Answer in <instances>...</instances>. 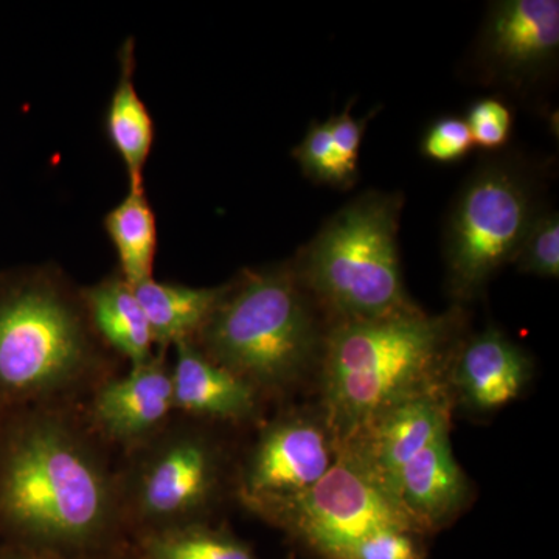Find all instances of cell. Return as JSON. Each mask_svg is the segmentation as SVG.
Listing matches in <instances>:
<instances>
[{"label":"cell","mask_w":559,"mask_h":559,"mask_svg":"<svg viewBox=\"0 0 559 559\" xmlns=\"http://www.w3.org/2000/svg\"><path fill=\"white\" fill-rule=\"evenodd\" d=\"M331 119V138L342 170L349 180H355L358 171L360 140L366 130L367 120L355 119L349 114V106L344 112Z\"/></svg>","instance_id":"26"},{"label":"cell","mask_w":559,"mask_h":559,"mask_svg":"<svg viewBox=\"0 0 559 559\" xmlns=\"http://www.w3.org/2000/svg\"><path fill=\"white\" fill-rule=\"evenodd\" d=\"M423 535L409 528L388 527L349 544L333 559H426Z\"/></svg>","instance_id":"22"},{"label":"cell","mask_w":559,"mask_h":559,"mask_svg":"<svg viewBox=\"0 0 559 559\" xmlns=\"http://www.w3.org/2000/svg\"><path fill=\"white\" fill-rule=\"evenodd\" d=\"M518 267L538 277L558 278L559 219L558 213L536 215L518 250Z\"/></svg>","instance_id":"21"},{"label":"cell","mask_w":559,"mask_h":559,"mask_svg":"<svg viewBox=\"0 0 559 559\" xmlns=\"http://www.w3.org/2000/svg\"><path fill=\"white\" fill-rule=\"evenodd\" d=\"M171 367L164 349L130 373L100 382L90 403L91 429L103 440L134 450L171 419Z\"/></svg>","instance_id":"11"},{"label":"cell","mask_w":559,"mask_h":559,"mask_svg":"<svg viewBox=\"0 0 559 559\" xmlns=\"http://www.w3.org/2000/svg\"><path fill=\"white\" fill-rule=\"evenodd\" d=\"M128 543L138 559H260L248 543L209 522L140 533Z\"/></svg>","instance_id":"20"},{"label":"cell","mask_w":559,"mask_h":559,"mask_svg":"<svg viewBox=\"0 0 559 559\" xmlns=\"http://www.w3.org/2000/svg\"><path fill=\"white\" fill-rule=\"evenodd\" d=\"M393 498L421 535L447 527L465 510L469 485L452 452L450 429L401 469Z\"/></svg>","instance_id":"12"},{"label":"cell","mask_w":559,"mask_h":559,"mask_svg":"<svg viewBox=\"0 0 559 559\" xmlns=\"http://www.w3.org/2000/svg\"><path fill=\"white\" fill-rule=\"evenodd\" d=\"M474 142L465 120L459 117H443L426 132L423 153L430 160L455 162L465 157Z\"/></svg>","instance_id":"25"},{"label":"cell","mask_w":559,"mask_h":559,"mask_svg":"<svg viewBox=\"0 0 559 559\" xmlns=\"http://www.w3.org/2000/svg\"><path fill=\"white\" fill-rule=\"evenodd\" d=\"M100 366L80 294L44 274L0 285V415L60 404L94 381Z\"/></svg>","instance_id":"4"},{"label":"cell","mask_w":559,"mask_h":559,"mask_svg":"<svg viewBox=\"0 0 559 559\" xmlns=\"http://www.w3.org/2000/svg\"><path fill=\"white\" fill-rule=\"evenodd\" d=\"M337 452L340 440L323 412H289L272 419L242 465V502L250 510L296 498L329 473Z\"/></svg>","instance_id":"9"},{"label":"cell","mask_w":559,"mask_h":559,"mask_svg":"<svg viewBox=\"0 0 559 559\" xmlns=\"http://www.w3.org/2000/svg\"><path fill=\"white\" fill-rule=\"evenodd\" d=\"M100 559H138L134 557L130 549V543L124 544V546L119 547V549L110 551L109 555L103 557Z\"/></svg>","instance_id":"28"},{"label":"cell","mask_w":559,"mask_h":559,"mask_svg":"<svg viewBox=\"0 0 559 559\" xmlns=\"http://www.w3.org/2000/svg\"><path fill=\"white\" fill-rule=\"evenodd\" d=\"M400 210L392 194H364L334 215L300 257L294 271L300 285L336 316V323L417 308L401 278Z\"/></svg>","instance_id":"5"},{"label":"cell","mask_w":559,"mask_h":559,"mask_svg":"<svg viewBox=\"0 0 559 559\" xmlns=\"http://www.w3.org/2000/svg\"><path fill=\"white\" fill-rule=\"evenodd\" d=\"M460 330L457 311L415 308L366 322L334 323L320 356L323 415L347 440L392 404L444 385Z\"/></svg>","instance_id":"2"},{"label":"cell","mask_w":559,"mask_h":559,"mask_svg":"<svg viewBox=\"0 0 559 559\" xmlns=\"http://www.w3.org/2000/svg\"><path fill=\"white\" fill-rule=\"evenodd\" d=\"M532 378L527 355L498 330L488 329L457 349L451 384L463 406L489 414L520 399Z\"/></svg>","instance_id":"13"},{"label":"cell","mask_w":559,"mask_h":559,"mask_svg":"<svg viewBox=\"0 0 559 559\" xmlns=\"http://www.w3.org/2000/svg\"><path fill=\"white\" fill-rule=\"evenodd\" d=\"M105 229L119 257L121 277L131 286L153 278L157 252L156 215L145 190H130L105 216Z\"/></svg>","instance_id":"19"},{"label":"cell","mask_w":559,"mask_h":559,"mask_svg":"<svg viewBox=\"0 0 559 559\" xmlns=\"http://www.w3.org/2000/svg\"><path fill=\"white\" fill-rule=\"evenodd\" d=\"M191 342L261 399L297 388L320 364L323 347L307 290L286 270L246 272L224 286Z\"/></svg>","instance_id":"3"},{"label":"cell","mask_w":559,"mask_h":559,"mask_svg":"<svg viewBox=\"0 0 559 559\" xmlns=\"http://www.w3.org/2000/svg\"><path fill=\"white\" fill-rule=\"evenodd\" d=\"M128 543L119 476L61 404L0 415V544L100 559Z\"/></svg>","instance_id":"1"},{"label":"cell","mask_w":559,"mask_h":559,"mask_svg":"<svg viewBox=\"0 0 559 559\" xmlns=\"http://www.w3.org/2000/svg\"><path fill=\"white\" fill-rule=\"evenodd\" d=\"M536 218L525 180L492 165L469 180L452 215L447 238L452 294L476 296L503 264L514 261Z\"/></svg>","instance_id":"8"},{"label":"cell","mask_w":559,"mask_h":559,"mask_svg":"<svg viewBox=\"0 0 559 559\" xmlns=\"http://www.w3.org/2000/svg\"><path fill=\"white\" fill-rule=\"evenodd\" d=\"M474 145L495 150L506 145L511 132V114L503 103L485 98L474 103L465 120Z\"/></svg>","instance_id":"24"},{"label":"cell","mask_w":559,"mask_h":559,"mask_svg":"<svg viewBox=\"0 0 559 559\" xmlns=\"http://www.w3.org/2000/svg\"><path fill=\"white\" fill-rule=\"evenodd\" d=\"M132 451L117 473L121 520L128 540L193 522H209L224 480L218 441L193 421H168Z\"/></svg>","instance_id":"6"},{"label":"cell","mask_w":559,"mask_h":559,"mask_svg":"<svg viewBox=\"0 0 559 559\" xmlns=\"http://www.w3.org/2000/svg\"><path fill=\"white\" fill-rule=\"evenodd\" d=\"M81 300L95 333L130 360L131 366L153 358V334L130 283L121 275L81 290Z\"/></svg>","instance_id":"16"},{"label":"cell","mask_w":559,"mask_h":559,"mask_svg":"<svg viewBox=\"0 0 559 559\" xmlns=\"http://www.w3.org/2000/svg\"><path fill=\"white\" fill-rule=\"evenodd\" d=\"M250 511L319 559H333L374 530L401 527L419 533L344 443H340L336 462L314 487Z\"/></svg>","instance_id":"7"},{"label":"cell","mask_w":559,"mask_h":559,"mask_svg":"<svg viewBox=\"0 0 559 559\" xmlns=\"http://www.w3.org/2000/svg\"><path fill=\"white\" fill-rule=\"evenodd\" d=\"M301 170L316 182L334 187H347L353 183L342 170L331 138V119L323 123H312L299 148L294 151Z\"/></svg>","instance_id":"23"},{"label":"cell","mask_w":559,"mask_h":559,"mask_svg":"<svg viewBox=\"0 0 559 559\" xmlns=\"http://www.w3.org/2000/svg\"><path fill=\"white\" fill-rule=\"evenodd\" d=\"M290 559H293V558H290Z\"/></svg>","instance_id":"29"},{"label":"cell","mask_w":559,"mask_h":559,"mask_svg":"<svg viewBox=\"0 0 559 559\" xmlns=\"http://www.w3.org/2000/svg\"><path fill=\"white\" fill-rule=\"evenodd\" d=\"M492 64L509 73H528L549 64L559 47L557 0H509L489 16L484 39Z\"/></svg>","instance_id":"15"},{"label":"cell","mask_w":559,"mask_h":559,"mask_svg":"<svg viewBox=\"0 0 559 559\" xmlns=\"http://www.w3.org/2000/svg\"><path fill=\"white\" fill-rule=\"evenodd\" d=\"M450 395L447 385H441L392 404L341 443L355 452L364 468L393 498L401 469L450 429Z\"/></svg>","instance_id":"10"},{"label":"cell","mask_w":559,"mask_h":559,"mask_svg":"<svg viewBox=\"0 0 559 559\" xmlns=\"http://www.w3.org/2000/svg\"><path fill=\"white\" fill-rule=\"evenodd\" d=\"M171 367L175 412L194 419L246 423L259 417L261 396L248 382L213 362L191 341L179 342Z\"/></svg>","instance_id":"14"},{"label":"cell","mask_w":559,"mask_h":559,"mask_svg":"<svg viewBox=\"0 0 559 559\" xmlns=\"http://www.w3.org/2000/svg\"><path fill=\"white\" fill-rule=\"evenodd\" d=\"M134 43L120 51V76L106 110L105 128L110 145L119 154L130 190H143V171L154 145V121L134 84Z\"/></svg>","instance_id":"17"},{"label":"cell","mask_w":559,"mask_h":559,"mask_svg":"<svg viewBox=\"0 0 559 559\" xmlns=\"http://www.w3.org/2000/svg\"><path fill=\"white\" fill-rule=\"evenodd\" d=\"M132 288L148 320L154 344L160 345L162 349L167 345L193 341L224 293V286L190 288L154 278Z\"/></svg>","instance_id":"18"},{"label":"cell","mask_w":559,"mask_h":559,"mask_svg":"<svg viewBox=\"0 0 559 559\" xmlns=\"http://www.w3.org/2000/svg\"><path fill=\"white\" fill-rule=\"evenodd\" d=\"M0 559H81V558H70V557H64V555L50 554V551L21 549V547L5 546V544H0Z\"/></svg>","instance_id":"27"}]
</instances>
